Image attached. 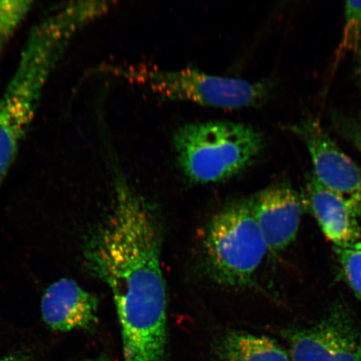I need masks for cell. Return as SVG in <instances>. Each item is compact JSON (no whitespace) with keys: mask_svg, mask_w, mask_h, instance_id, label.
I'll use <instances>...</instances> for the list:
<instances>
[{"mask_svg":"<svg viewBox=\"0 0 361 361\" xmlns=\"http://www.w3.org/2000/svg\"><path fill=\"white\" fill-rule=\"evenodd\" d=\"M90 272L112 293L124 361H166L168 293L161 269V233L154 209L123 175L105 220L88 238Z\"/></svg>","mask_w":361,"mask_h":361,"instance_id":"obj_1","label":"cell"},{"mask_svg":"<svg viewBox=\"0 0 361 361\" xmlns=\"http://www.w3.org/2000/svg\"><path fill=\"white\" fill-rule=\"evenodd\" d=\"M104 16L98 1L52 8L31 28L15 72L0 97V185L16 161L45 88L81 31Z\"/></svg>","mask_w":361,"mask_h":361,"instance_id":"obj_2","label":"cell"},{"mask_svg":"<svg viewBox=\"0 0 361 361\" xmlns=\"http://www.w3.org/2000/svg\"><path fill=\"white\" fill-rule=\"evenodd\" d=\"M265 145L254 126L212 121L180 126L173 135V147L180 171L189 182H223L254 164Z\"/></svg>","mask_w":361,"mask_h":361,"instance_id":"obj_3","label":"cell"},{"mask_svg":"<svg viewBox=\"0 0 361 361\" xmlns=\"http://www.w3.org/2000/svg\"><path fill=\"white\" fill-rule=\"evenodd\" d=\"M113 75L170 100L188 102L219 109L259 106L267 101L271 85L224 78L186 68L166 71L144 65L110 68Z\"/></svg>","mask_w":361,"mask_h":361,"instance_id":"obj_4","label":"cell"},{"mask_svg":"<svg viewBox=\"0 0 361 361\" xmlns=\"http://www.w3.org/2000/svg\"><path fill=\"white\" fill-rule=\"evenodd\" d=\"M203 247L207 268L216 283L243 288L252 281L269 251L250 198L231 203L212 219Z\"/></svg>","mask_w":361,"mask_h":361,"instance_id":"obj_5","label":"cell"},{"mask_svg":"<svg viewBox=\"0 0 361 361\" xmlns=\"http://www.w3.org/2000/svg\"><path fill=\"white\" fill-rule=\"evenodd\" d=\"M287 128L308 149L314 178L348 202L360 218L361 166L338 147L318 121L306 118Z\"/></svg>","mask_w":361,"mask_h":361,"instance_id":"obj_6","label":"cell"},{"mask_svg":"<svg viewBox=\"0 0 361 361\" xmlns=\"http://www.w3.org/2000/svg\"><path fill=\"white\" fill-rule=\"evenodd\" d=\"M283 336L292 361H361V331L342 310L314 326L288 328Z\"/></svg>","mask_w":361,"mask_h":361,"instance_id":"obj_7","label":"cell"},{"mask_svg":"<svg viewBox=\"0 0 361 361\" xmlns=\"http://www.w3.org/2000/svg\"><path fill=\"white\" fill-rule=\"evenodd\" d=\"M250 200L269 252L278 254L286 250L299 231L305 207L302 197L287 184H276Z\"/></svg>","mask_w":361,"mask_h":361,"instance_id":"obj_8","label":"cell"},{"mask_svg":"<svg viewBox=\"0 0 361 361\" xmlns=\"http://www.w3.org/2000/svg\"><path fill=\"white\" fill-rule=\"evenodd\" d=\"M99 300L73 279H61L44 293L42 314L54 331H90L98 323Z\"/></svg>","mask_w":361,"mask_h":361,"instance_id":"obj_9","label":"cell"},{"mask_svg":"<svg viewBox=\"0 0 361 361\" xmlns=\"http://www.w3.org/2000/svg\"><path fill=\"white\" fill-rule=\"evenodd\" d=\"M322 228L324 236L343 247L360 242V216L348 202L317 183L313 176L306 183L303 198Z\"/></svg>","mask_w":361,"mask_h":361,"instance_id":"obj_10","label":"cell"},{"mask_svg":"<svg viewBox=\"0 0 361 361\" xmlns=\"http://www.w3.org/2000/svg\"><path fill=\"white\" fill-rule=\"evenodd\" d=\"M221 361H290V356L269 337L243 331H230L215 346Z\"/></svg>","mask_w":361,"mask_h":361,"instance_id":"obj_11","label":"cell"},{"mask_svg":"<svg viewBox=\"0 0 361 361\" xmlns=\"http://www.w3.org/2000/svg\"><path fill=\"white\" fill-rule=\"evenodd\" d=\"M28 0H0V56L32 11Z\"/></svg>","mask_w":361,"mask_h":361,"instance_id":"obj_12","label":"cell"},{"mask_svg":"<svg viewBox=\"0 0 361 361\" xmlns=\"http://www.w3.org/2000/svg\"><path fill=\"white\" fill-rule=\"evenodd\" d=\"M335 251L343 277L361 300V241L350 246L335 247Z\"/></svg>","mask_w":361,"mask_h":361,"instance_id":"obj_13","label":"cell"},{"mask_svg":"<svg viewBox=\"0 0 361 361\" xmlns=\"http://www.w3.org/2000/svg\"><path fill=\"white\" fill-rule=\"evenodd\" d=\"M361 47V1L345 4V30L338 55L358 51Z\"/></svg>","mask_w":361,"mask_h":361,"instance_id":"obj_14","label":"cell"},{"mask_svg":"<svg viewBox=\"0 0 361 361\" xmlns=\"http://www.w3.org/2000/svg\"><path fill=\"white\" fill-rule=\"evenodd\" d=\"M332 121L338 134L361 152V116L333 115Z\"/></svg>","mask_w":361,"mask_h":361,"instance_id":"obj_15","label":"cell"},{"mask_svg":"<svg viewBox=\"0 0 361 361\" xmlns=\"http://www.w3.org/2000/svg\"><path fill=\"white\" fill-rule=\"evenodd\" d=\"M0 361H29V360L25 355H11L0 359Z\"/></svg>","mask_w":361,"mask_h":361,"instance_id":"obj_16","label":"cell"},{"mask_svg":"<svg viewBox=\"0 0 361 361\" xmlns=\"http://www.w3.org/2000/svg\"><path fill=\"white\" fill-rule=\"evenodd\" d=\"M82 361H108V360L105 357V356H99V357L97 358L88 359Z\"/></svg>","mask_w":361,"mask_h":361,"instance_id":"obj_17","label":"cell"},{"mask_svg":"<svg viewBox=\"0 0 361 361\" xmlns=\"http://www.w3.org/2000/svg\"><path fill=\"white\" fill-rule=\"evenodd\" d=\"M358 74L361 81V49L359 51V66H358Z\"/></svg>","mask_w":361,"mask_h":361,"instance_id":"obj_18","label":"cell"},{"mask_svg":"<svg viewBox=\"0 0 361 361\" xmlns=\"http://www.w3.org/2000/svg\"><path fill=\"white\" fill-rule=\"evenodd\" d=\"M360 49H361V47H360Z\"/></svg>","mask_w":361,"mask_h":361,"instance_id":"obj_19","label":"cell"}]
</instances>
